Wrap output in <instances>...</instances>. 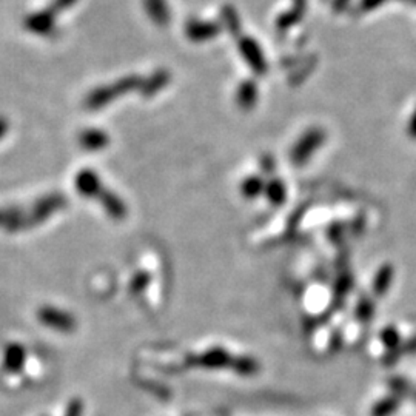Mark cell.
I'll return each instance as SVG.
<instances>
[{"instance_id":"30bf717a","label":"cell","mask_w":416,"mask_h":416,"mask_svg":"<svg viewBox=\"0 0 416 416\" xmlns=\"http://www.w3.org/2000/svg\"><path fill=\"white\" fill-rule=\"evenodd\" d=\"M393 281V269L390 265H384V267H381L379 271L376 273V278L373 281V290H375V295L378 296H383L387 293L388 287H390Z\"/></svg>"},{"instance_id":"44dd1931","label":"cell","mask_w":416,"mask_h":416,"mask_svg":"<svg viewBox=\"0 0 416 416\" xmlns=\"http://www.w3.org/2000/svg\"><path fill=\"white\" fill-rule=\"evenodd\" d=\"M415 398H416V396H415Z\"/></svg>"},{"instance_id":"9a60e30c","label":"cell","mask_w":416,"mask_h":416,"mask_svg":"<svg viewBox=\"0 0 416 416\" xmlns=\"http://www.w3.org/2000/svg\"><path fill=\"white\" fill-rule=\"evenodd\" d=\"M261 190H262V182L258 178H250L242 185V193L247 194V196H256V194L261 193Z\"/></svg>"},{"instance_id":"2e32d148","label":"cell","mask_w":416,"mask_h":416,"mask_svg":"<svg viewBox=\"0 0 416 416\" xmlns=\"http://www.w3.org/2000/svg\"><path fill=\"white\" fill-rule=\"evenodd\" d=\"M381 336H383V342L388 349H395L400 344V335H398L395 329H386Z\"/></svg>"},{"instance_id":"5bb4252c","label":"cell","mask_w":416,"mask_h":416,"mask_svg":"<svg viewBox=\"0 0 416 416\" xmlns=\"http://www.w3.org/2000/svg\"><path fill=\"white\" fill-rule=\"evenodd\" d=\"M267 191H269L270 199L276 203H281L286 198V189L281 182H271L267 187Z\"/></svg>"},{"instance_id":"6da1fadb","label":"cell","mask_w":416,"mask_h":416,"mask_svg":"<svg viewBox=\"0 0 416 416\" xmlns=\"http://www.w3.org/2000/svg\"><path fill=\"white\" fill-rule=\"evenodd\" d=\"M144 81L139 76H127L119 79L118 82H114L111 85H103L96 88L90 94L86 96L85 105L86 108L90 110H99L105 105L113 102L114 99H118L119 96H123L125 93L136 90V88H142Z\"/></svg>"},{"instance_id":"52a82bcc","label":"cell","mask_w":416,"mask_h":416,"mask_svg":"<svg viewBox=\"0 0 416 416\" xmlns=\"http://www.w3.org/2000/svg\"><path fill=\"white\" fill-rule=\"evenodd\" d=\"M40 320L55 327L59 330H72L73 329V317H69L67 313L57 312V310L43 308L40 312Z\"/></svg>"},{"instance_id":"d6986e66","label":"cell","mask_w":416,"mask_h":416,"mask_svg":"<svg viewBox=\"0 0 416 416\" xmlns=\"http://www.w3.org/2000/svg\"><path fill=\"white\" fill-rule=\"evenodd\" d=\"M384 0H362V10H373L379 4H383Z\"/></svg>"},{"instance_id":"9c48e42d","label":"cell","mask_w":416,"mask_h":416,"mask_svg":"<svg viewBox=\"0 0 416 416\" xmlns=\"http://www.w3.org/2000/svg\"><path fill=\"white\" fill-rule=\"evenodd\" d=\"M258 99V88L253 82H244L237 90V103L241 108H252Z\"/></svg>"},{"instance_id":"ac0fdd59","label":"cell","mask_w":416,"mask_h":416,"mask_svg":"<svg viewBox=\"0 0 416 416\" xmlns=\"http://www.w3.org/2000/svg\"><path fill=\"white\" fill-rule=\"evenodd\" d=\"M371 313H373V308H371L369 300H367V303H366V300H362V303L358 305V316L361 317V320L367 321L371 317Z\"/></svg>"},{"instance_id":"7c38bea8","label":"cell","mask_w":416,"mask_h":416,"mask_svg":"<svg viewBox=\"0 0 416 416\" xmlns=\"http://www.w3.org/2000/svg\"><path fill=\"white\" fill-rule=\"evenodd\" d=\"M398 409H400V398L390 396L373 405L371 416H392L393 413H396Z\"/></svg>"},{"instance_id":"5b68a950","label":"cell","mask_w":416,"mask_h":416,"mask_svg":"<svg viewBox=\"0 0 416 416\" xmlns=\"http://www.w3.org/2000/svg\"><path fill=\"white\" fill-rule=\"evenodd\" d=\"M223 30L218 22H207V21H198L190 19L185 25V34L191 42H206L210 39H215L218 34Z\"/></svg>"},{"instance_id":"7a4b0ae2","label":"cell","mask_w":416,"mask_h":416,"mask_svg":"<svg viewBox=\"0 0 416 416\" xmlns=\"http://www.w3.org/2000/svg\"><path fill=\"white\" fill-rule=\"evenodd\" d=\"M23 26L38 36H51L56 31V14L50 8L38 13H33L25 17Z\"/></svg>"},{"instance_id":"8fae6325","label":"cell","mask_w":416,"mask_h":416,"mask_svg":"<svg viewBox=\"0 0 416 416\" xmlns=\"http://www.w3.org/2000/svg\"><path fill=\"white\" fill-rule=\"evenodd\" d=\"M223 25L227 28V31L233 36H237L239 31H241V22H239V16L232 5H225L223 8Z\"/></svg>"},{"instance_id":"ba28073f","label":"cell","mask_w":416,"mask_h":416,"mask_svg":"<svg viewBox=\"0 0 416 416\" xmlns=\"http://www.w3.org/2000/svg\"><path fill=\"white\" fill-rule=\"evenodd\" d=\"M168 81H170V74H168L165 69H159V72L150 76L147 81H144L140 91H142L145 97H152L159 90H162V88L168 84Z\"/></svg>"},{"instance_id":"277c9868","label":"cell","mask_w":416,"mask_h":416,"mask_svg":"<svg viewBox=\"0 0 416 416\" xmlns=\"http://www.w3.org/2000/svg\"><path fill=\"white\" fill-rule=\"evenodd\" d=\"M239 51H241L242 57L247 60V64L252 67L256 74H264L267 72V62L264 59L262 51L258 45V42H254L252 38H241L239 39Z\"/></svg>"},{"instance_id":"e0dca14e","label":"cell","mask_w":416,"mask_h":416,"mask_svg":"<svg viewBox=\"0 0 416 416\" xmlns=\"http://www.w3.org/2000/svg\"><path fill=\"white\" fill-rule=\"evenodd\" d=\"M76 2L77 0H52L50 5V10L55 14H60L65 10H68V8H72Z\"/></svg>"},{"instance_id":"8992f818","label":"cell","mask_w":416,"mask_h":416,"mask_svg":"<svg viewBox=\"0 0 416 416\" xmlns=\"http://www.w3.org/2000/svg\"><path fill=\"white\" fill-rule=\"evenodd\" d=\"M144 8L150 19L157 26H167L172 21V13L168 10L167 0H144Z\"/></svg>"},{"instance_id":"ffe728a7","label":"cell","mask_w":416,"mask_h":416,"mask_svg":"<svg viewBox=\"0 0 416 416\" xmlns=\"http://www.w3.org/2000/svg\"><path fill=\"white\" fill-rule=\"evenodd\" d=\"M409 135L416 139V110H415L413 116L410 119V123H409Z\"/></svg>"},{"instance_id":"3957f363","label":"cell","mask_w":416,"mask_h":416,"mask_svg":"<svg viewBox=\"0 0 416 416\" xmlns=\"http://www.w3.org/2000/svg\"><path fill=\"white\" fill-rule=\"evenodd\" d=\"M324 139H325V135L322 130L315 128L312 131H308L307 135L303 136V139L296 144L293 152H291V159H293V162L298 165L304 164L307 159L312 156L315 150H317L322 145Z\"/></svg>"},{"instance_id":"4fadbf2b","label":"cell","mask_w":416,"mask_h":416,"mask_svg":"<svg viewBox=\"0 0 416 416\" xmlns=\"http://www.w3.org/2000/svg\"><path fill=\"white\" fill-rule=\"evenodd\" d=\"M81 140L86 148H101L102 145H105L107 136H105L103 133L99 130H90V131L84 133Z\"/></svg>"}]
</instances>
